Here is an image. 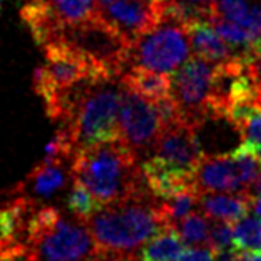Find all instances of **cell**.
<instances>
[{
	"label": "cell",
	"mask_w": 261,
	"mask_h": 261,
	"mask_svg": "<svg viewBox=\"0 0 261 261\" xmlns=\"http://www.w3.org/2000/svg\"><path fill=\"white\" fill-rule=\"evenodd\" d=\"M150 155H158L176 165L178 168L196 175V170L206 153L200 142L198 128L183 120H176L173 123L165 125Z\"/></svg>",
	"instance_id": "30bf717a"
},
{
	"label": "cell",
	"mask_w": 261,
	"mask_h": 261,
	"mask_svg": "<svg viewBox=\"0 0 261 261\" xmlns=\"http://www.w3.org/2000/svg\"><path fill=\"white\" fill-rule=\"evenodd\" d=\"M68 173L65 163L43 160L30 170V173L23 178L15 188L10 190V195L25 196L35 205L42 206V201H47L57 196L67 187Z\"/></svg>",
	"instance_id": "7c38bea8"
},
{
	"label": "cell",
	"mask_w": 261,
	"mask_h": 261,
	"mask_svg": "<svg viewBox=\"0 0 261 261\" xmlns=\"http://www.w3.org/2000/svg\"><path fill=\"white\" fill-rule=\"evenodd\" d=\"M200 192L196 188L187 190L175 195L173 198L160 201L162 216L167 228H176L178 223L188 215L195 213V208H200Z\"/></svg>",
	"instance_id": "44dd1931"
},
{
	"label": "cell",
	"mask_w": 261,
	"mask_h": 261,
	"mask_svg": "<svg viewBox=\"0 0 261 261\" xmlns=\"http://www.w3.org/2000/svg\"><path fill=\"white\" fill-rule=\"evenodd\" d=\"M84 223L98 251L118 256H140L151 238L167 230L160 200L150 192L101 206Z\"/></svg>",
	"instance_id": "6da1fadb"
},
{
	"label": "cell",
	"mask_w": 261,
	"mask_h": 261,
	"mask_svg": "<svg viewBox=\"0 0 261 261\" xmlns=\"http://www.w3.org/2000/svg\"><path fill=\"white\" fill-rule=\"evenodd\" d=\"M140 167L146 188L156 200H170L178 193L196 188L195 173L178 168L158 155H148Z\"/></svg>",
	"instance_id": "8fae6325"
},
{
	"label": "cell",
	"mask_w": 261,
	"mask_h": 261,
	"mask_svg": "<svg viewBox=\"0 0 261 261\" xmlns=\"http://www.w3.org/2000/svg\"><path fill=\"white\" fill-rule=\"evenodd\" d=\"M185 253V241L176 228H167L151 238L140 251L142 261H178Z\"/></svg>",
	"instance_id": "d6986e66"
},
{
	"label": "cell",
	"mask_w": 261,
	"mask_h": 261,
	"mask_svg": "<svg viewBox=\"0 0 261 261\" xmlns=\"http://www.w3.org/2000/svg\"><path fill=\"white\" fill-rule=\"evenodd\" d=\"M185 245L190 248L208 246L210 243V218L203 213H192L183 218L176 226Z\"/></svg>",
	"instance_id": "cb8c5ba5"
},
{
	"label": "cell",
	"mask_w": 261,
	"mask_h": 261,
	"mask_svg": "<svg viewBox=\"0 0 261 261\" xmlns=\"http://www.w3.org/2000/svg\"><path fill=\"white\" fill-rule=\"evenodd\" d=\"M251 210L261 220V195H251Z\"/></svg>",
	"instance_id": "f546056e"
},
{
	"label": "cell",
	"mask_w": 261,
	"mask_h": 261,
	"mask_svg": "<svg viewBox=\"0 0 261 261\" xmlns=\"http://www.w3.org/2000/svg\"><path fill=\"white\" fill-rule=\"evenodd\" d=\"M168 0H95L97 15L133 45L165 20Z\"/></svg>",
	"instance_id": "9c48e42d"
},
{
	"label": "cell",
	"mask_w": 261,
	"mask_h": 261,
	"mask_svg": "<svg viewBox=\"0 0 261 261\" xmlns=\"http://www.w3.org/2000/svg\"><path fill=\"white\" fill-rule=\"evenodd\" d=\"M67 208L77 220L85 221L97 213L101 208V205L85 185L73 180L72 188H70V192L67 195Z\"/></svg>",
	"instance_id": "603a6c76"
},
{
	"label": "cell",
	"mask_w": 261,
	"mask_h": 261,
	"mask_svg": "<svg viewBox=\"0 0 261 261\" xmlns=\"http://www.w3.org/2000/svg\"><path fill=\"white\" fill-rule=\"evenodd\" d=\"M233 251L261 254V220L258 216H245L233 225Z\"/></svg>",
	"instance_id": "ffe728a7"
},
{
	"label": "cell",
	"mask_w": 261,
	"mask_h": 261,
	"mask_svg": "<svg viewBox=\"0 0 261 261\" xmlns=\"http://www.w3.org/2000/svg\"><path fill=\"white\" fill-rule=\"evenodd\" d=\"M190 40L185 25L175 18L165 20L130 47L128 65L173 75L190 57Z\"/></svg>",
	"instance_id": "8992f818"
},
{
	"label": "cell",
	"mask_w": 261,
	"mask_h": 261,
	"mask_svg": "<svg viewBox=\"0 0 261 261\" xmlns=\"http://www.w3.org/2000/svg\"><path fill=\"white\" fill-rule=\"evenodd\" d=\"M251 195H261V171H259V175L256 178V181L253 183V187H251Z\"/></svg>",
	"instance_id": "4dcf8cb0"
},
{
	"label": "cell",
	"mask_w": 261,
	"mask_h": 261,
	"mask_svg": "<svg viewBox=\"0 0 261 261\" xmlns=\"http://www.w3.org/2000/svg\"><path fill=\"white\" fill-rule=\"evenodd\" d=\"M70 175L85 185L101 206L148 192L138 156L122 140L77 151L72 158Z\"/></svg>",
	"instance_id": "7a4b0ae2"
},
{
	"label": "cell",
	"mask_w": 261,
	"mask_h": 261,
	"mask_svg": "<svg viewBox=\"0 0 261 261\" xmlns=\"http://www.w3.org/2000/svg\"><path fill=\"white\" fill-rule=\"evenodd\" d=\"M178 261H216V254L208 246L187 248Z\"/></svg>",
	"instance_id": "83f0119b"
},
{
	"label": "cell",
	"mask_w": 261,
	"mask_h": 261,
	"mask_svg": "<svg viewBox=\"0 0 261 261\" xmlns=\"http://www.w3.org/2000/svg\"><path fill=\"white\" fill-rule=\"evenodd\" d=\"M22 243L35 261H92L98 251L85 223L65 218L52 205H42L32 213Z\"/></svg>",
	"instance_id": "277c9868"
},
{
	"label": "cell",
	"mask_w": 261,
	"mask_h": 261,
	"mask_svg": "<svg viewBox=\"0 0 261 261\" xmlns=\"http://www.w3.org/2000/svg\"><path fill=\"white\" fill-rule=\"evenodd\" d=\"M0 261H35L22 241L0 240Z\"/></svg>",
	"instance_id": "4316f807"
},
{
	"label": "cell",
	"mask_w": 261,
	"mask_h": 261,
	"mask_svg": "<svg viewBox=\"0 0 261 261\" xmlns=\"http://www.w3.org/2000/svg\"><path fill=\"white\" fill-rule=\"evenodd\" d=\"M245 261H261V254H241Z\"/></svg>",
	"instance_id": "1f68e13d"
},
{
	"label": "cell",
	"mask_w": 261,
	"mask_h": 261,
	"mask_svg": "<svg viewBox=\"0 0 261 261\" xmlns=\"http://www.w3.org/2000/svg\"><path fill=\"white\" fill-rule=\"evenodd\" d=\"M216 261H245L243 256L240 253L231 251H225V253H218L216 254Z\"/></svg>",
	"instance_id": "f1b7e54d"
},
{
	"label": "cell",
	"mask_w": 261,
	"mask_h": 261,
	"mask_svg": "<svg viewBox=\"0 0 261 261\" xmlns=\"http://www.w3.org/2000/svg\"><path fill=\"white\" fill-rule=\"evenodd\" d=\"M57 42L67 43L100 63L113 77L122 75L123 68L128 65L130 42L97 14L79 23L63 25Z\"/></svg>",
	"instance_id": "5b68a950"
},
{
	"label": "cell",
	"mask_w": 261,
	"mask_h": 261,
	"mask_svg": "<svg viewBox=\"0 0 261 261\" xmlns=\"http://www.w3.org/2000/svg\"><path fill=\"white\" fill-rule=\"evenodd\" d=\"M251 193H201L200 210L213 221L237 223L248 216Z\"/></svg>",
	"instance_id": "2e32d148"
},
{
	"label": "cell",
	"mask_w": 261,
	"mask_h": 261,
	"mask_svg": "<svg viewBox=\"0 0 261 261\" xmlns=\"http://www.w3.org/2000/svg\"><path fill=\"white\" fill-rule=\"evenodd\" d=\"M0 7H2V0H0Z\"/></svg>",
	"instance_id": "d6a6232c"
},
{
	"label": "cell",
	"mask_w": 261,
	"mask_h": 261,
	"mask_svg": "<svg viewBox=\"0 0 261 261\" xmlns=\"http://www.w3.org/2000/svg\"><path fill=\"white\" fill-rule=\"evenodd\" d=\"M165 128V120L155 101L122 85L120 140L140 155H150Z\"/></svg>",
	"instance_id": "ba28073f"
},
{
	"label": "cell",
	"mask_w": 261,
	"mask_h": 261,
	"mask_svg": "<svg viewBox=\"0 0 261 261\" xmlns=\"http://www.w3.org/2000/svg\"><path fill=\"white\" fill-rule=\"evenodd\" d=\"M122 85L140 93L151 101H162L171 97V77L155 70L130 67L122 73Z\"/></svg>",
	"instance_id": "e0dca14e"
},
{
	"label": "cell",
	"mask_w": 261,
	"mask_h": 261,
	"mask_svg": "<svg viewBox=\"0 0 261 261\" xmlns=\"http://www.w3.org/2000/svg\"><path fill=\"white\" fill-rule=\"evenodd\" d=\"M218 63L190 57L171 77V98L180 120L200 126L208 118V100L213 90Z\"/></svg>",
	"instance_id": "52a82bcc"
},
{
	"label": "cell",
	"mask_w": 261,
	"mask_h": 261,
	"mask_svg": "<svg viewBox=\"0 0 261 261\" xmlns=\"http://www.w3.org/2000/svg\"><path fill=\"white\" fill-rule=\"evenodd\" d=\"M200 193H250L241 183L230 153L205 155L195 176Z\"/></svg>",
	"instance_id": "4fadbf2b"
},
{
	"label": "cell",
	"mask_w": 261,
	"mask_h": 261,
	"mask_svg": "<svg viewBox=\"0 0 261 261\" xmlns=\"http://www.w3.org/2000/svg\"><path fill=\"white\" fill-rule=\"evenodd\" d=\"M234 128L240 132L241 142L261 155V107L251 108Z\"/></svg>",
	"instance_id": "d4e9b609"
},
{
	"label": "cell",
	"mask_w": 261,
	"mask_h": 261,
	"mask_svg": "<svg viewBox=\"0 0 261 261\" xmlns=\"http://www.w3.org/2000/svg\"><path fill=\"white\" fill-rule=\"evenodd\" d=\"M213 221V220H212ZM210 250L215 254L233 250V225L226 221H213L210 225Z\"/></svg>",
	"instance_id": "484cf974"
},
{
	"label": "cell",
	"mask_w": 261,
	"mask_h": 261,
	"mask_svg": "<svg viewBox=\"0 0 261 261\" xmlns=\"http://www.w3.org/2000/svg\"><path fill=\"white\" fill-rule=\"evenodd\" d=\"M185 30H187L190 47L196 57H201L212 63H226L237 57L233 48L221 39L212 18L190 20L185 23Z\"/></svg>",
	"instance_id": "5bb4252c"
},
{
	"label": "cell",
	"mask_w": 261,
	"mask_h": 261,
	"mask_svg": "<svg viewBox=\"0 0 261 261\" xmlns=\"http://www.w3.org/2000/svg\"><path fill=\"white\" fill-rule=\"evenodd\" d=\"M37 208L39 205L25 196L9 195V200L0 205V240L22 241L27 221Z\"/></svg>",
	"instance_id": "ac0fdd59"
},
{
	"label": "cell",
	"mask_w": 261,
	"mask_h": 261,
	"mask_svg": "<svg viewBox=\"0 0 261 261\" xmlns=\"http://www.w3.org/2000/svg\"><path fill=\"white\" fill-rule=\"evenodd\" d=\"M122 88L105 82H82L63 93L60 126L72 133L75 153L120 140Z\"/></svg>",
	"instance_id": "3957f363"
},
{
	"label": "cell",
	"mask_w": 261,
	"mask_h": 261,
	"mask_svg": "<svg viewBox=\"0 0 261 261\" xmlns=\"http://www.w3.org/2000/svg\"><path fill=\"white\" fill-rule=\"evenodd\" d=\"M138 261H142V259H138Z\"/></svg>",
	"instance_id": "836d02e7"
},
{
	"label": "cell",
	"mask_w": 261,
	"mask_h": 261,
	"mask_svg": "<svg viewBox=\"0 0 261 261\" xmlns=\"http://www.w3.org/2000/svg\"><path fill=\"white\" fill-rule=\"evenodd\" d=\"M20 18L37 45L45 48L59 40L63 23L57 18L47 0H27L20 9Z\"/></svg>",
	"instance_id": "9a60e30c"
},
{
	"label": "cell",
	"mask_w": 261,
	"mask_h": 261,
	"mask_svg": "<svg viewBox=\"0 0 261 261\" xmlns=\"http://www.w3.org/2000/svg\"><path fill=\"white\" fill-rule=\"evenodd\" d=\"M47 4L63 25L79 23L97 14L95 0H47Z\"/></svg>",
	"instance_id": "7402d4cb"
}]
</instances>
